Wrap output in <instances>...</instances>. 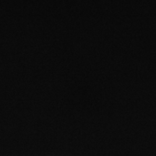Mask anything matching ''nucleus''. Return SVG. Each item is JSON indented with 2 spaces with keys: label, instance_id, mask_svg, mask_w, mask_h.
<instances>
[]
</instances>
